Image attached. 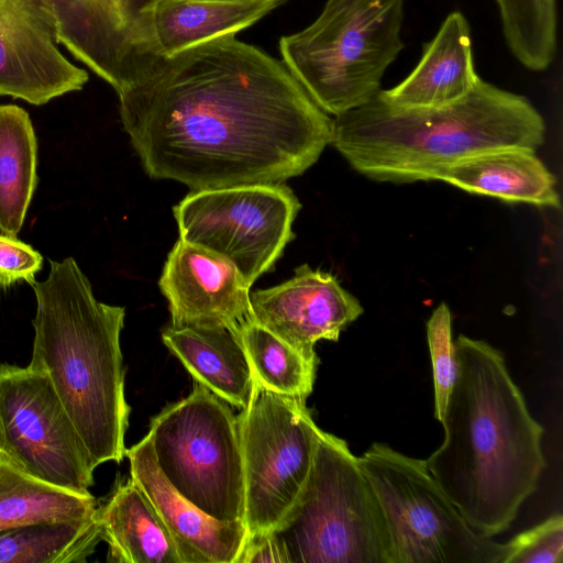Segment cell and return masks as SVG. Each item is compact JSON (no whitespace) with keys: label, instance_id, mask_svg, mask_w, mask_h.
I'll use <instances>...</instances> for the list:
<instances>
[{"label":"cell","instance_id":"1","mask_svg":"<svg viewBox=\"0 0 563 563\" xmlns=\"http://www.w3.org/2000/svg\"><path fill=\"white\" fill-rule=\"evenodd\" d=\"M117 93L145 173L191 190L284 183L332 141L333 119L284 62L235 34L143 54Z\"/></svg>","mask_w":563,"mask_h":563},{"label":"cell","instance_id":"2","mask_svg":"<svg viewBox=\"0 0 563 563\" xmlns=\"http://www.w3.org/2000/svg\"><path fill=\"white\" fill-rule=\"evenodd\" d=\"M454 347L459 372L440 421L444 440L427 467L471 528L492 538L538 487L544 430L499 350L465 335Z\"/></svg>","mask_w":563,"mask_h":563},{"label":"cell","instance_id":"3","mask_svg":"<svg viewBox=\"0 0 563 563\" xmlns=\"http://www.w3.org/2000/svg\"><path fill=\"white\" fill-rule=\"evenodd\" d=\"M544 133L527 98L479 79L466 97L440 108L399 107L377 93L335 117L331 144L356 172L400 184L439 180L446 168L490 151H536Z\"/></svg>","mask_w":563,"mask_h":563},{"label":"cell","instance_id":"4","mask_svg":"<svg viewBox=\"0 0 563 563\" xmlns=\"http://www.w3.org/2000/svg\"><path fill=\"white\" fill-rule=\"evenodd\" d=\"M32 284L36 313L30 367L47 375L95 467L125 456L130 407L120 334L125 309L99 301L73 257L51 261Z\"/></svg>","mask_w":563,"mask_h":563},{"label":"cell","instance_id":"5","mask_svg":"<svg viewBox=\"0 0 563 563\" xmlns=\"http://www.w3.org/2000/svg\"><path fill=\"white\" fill-rule=\"evenodd\" d=\"M406 0H328L309 26L279 40L282 60L312 100L335 117L371 101L405 47Z\"/></svg>","mask_w":563,"mask_h":563},{"label":"cell","instance_id":"6","mask_svg":"<svg viewBox=\"0 0 563 563\" xmlns=\"http://www.w3.org/2000/svg\"><path fill=\"white\" fill-rule=\"evenodd\" d=\"M269 533L286 563H390L386 521L358 459L325 431L301 490Z\"/></svg>","mask_w":563,"mask_h":563},{"label":"cell","instance_id":"7","mask_svg":"<svg viewBox=\"0 0 563 563\" xmlns=\"http://www.w3.org/2000/svg\"><path fill=\"white\" fill-rule=\"evenodd\" d=\"M158 470L172 487L219 521H244V468L238 420L229 404L199 383L150 423Z\"/></svg>","mask_w":563,"mask_h":563},{"label":"cell","instance_id":"8","mask_svg":"<svg viewBox=\"0 0 563 563\" xmlns=\"http://www.w3.org/2000/svg\"><path fill=\"white\" fill-rule=\"evenodd\" d=\"M358 459L383 511L390 563H504L507 543L477 533L427 461L373 443Z\"/></svg>","mask_w":563,"mask_h":563},{"label":"cell","instance_id":"9","mask_svg":"<svg viewBox=\"0 0 563 563\" xmlns=\"http://www.w3.org/2000/svg\"><path fill=\"white\" fill-rule=\"evenodd\" d=\"M241 442L247 538L272 531L309 474L321 429L306 399L268 390L255 380L236 416Z\"/></svg>","mask_w":563,"mask_h":563},{"label":"cell","instance_id":"10","mask_svg":"<svg viewBox=\"0 0 563 563\" xmlns=\"http://www.w3.org/2000/svg\"><path fill=\"white\" fill-rule=\"evenodd\" d=\"M300 208L285 183H273L191 190L173 213L181 240L228 258L252 286L295 238Z\"/></svg>","mask_w":563,"mask_h":563},{"label":"cell","instance_id":"11","mask_svg":"<svg viewBox=\"0 0 563 563\" xmlns=\"http://www.w3.org/2000/svg\"><path fill=\"white\" fill-rule=\"evenodd\" d=\"M0 454L52 485L90 494L95 465L47 375L0 365Z\"/></svg>","mask_w":563,"mask_h":563},{"label":"cell","instance_id":"12","mask_svg":"<svg viewBox=\"0 0 563 563\" xmlns=\"http://www.w3.org/2000/svg\"><path fill=\"white\" fill-rule=\"evenodd\" d=\"M88 78L58 48L47 0H0V96L41 106L81 90Z\"/></svg>","mask_w":563,"mask_h":563},{"label":"cell","instance_id":"13","mask_svg":"<svg viewBox=\"0 0 563 563\" xmlns=\"http://www.w3.org/2000/svg\"><path fill=\"white\" fill-rule=\"evenodd\" d=\"M172 327L238 330L252 317L250 289L225 257L181 240L167 255L158 280Z\"/></svg>","mask_w":563,"mask_h":563},{"label":"cell","instance_id":"14","mask_svg":"<svg viewBox=\"0 0 563 563\" xmlns=\"http://www.w3.org/2000/svg\"><path fill=\"white\" fill-rule=\"evenodd\" d=\"M250 301L254 321L302 351H313L320 340L338 341L363 313L336 276L308 264L277 286L250 291Z\"/></svg>","mask_w":563,"mask_h":563},{"label":"cell","instance_id":"15","mask_svg":"<svg viewBox=\"0 0 563 563\" xmlns=\"http://www.w3.org/2000/svg\"><path fill=\"white\" fill-rule=\"evenodd\" d=\"M58 44L115 92L146 53L142 11L148 0H47Z\"/></svg>","mask_w":563,"mask_h":563},{"label":"cell","instance_id":"16","mask_svg":"<svg viewBox=\"0 0 563 563\" xmlns=\"http://www.w3.org/2000/svg\"><path fill=\"white\" fill-rule=\"evenodd\" d=\"M125 456L130 478L163 520L183 563H236L247 539L244 521L216 520L181 497L158 470L147 435Z\"/></svg>","mask_w":563,"mask_h":563},{"label":"cell","instance_id":"17","mask_svg":"<svg viewBox=\"0 0 563 563\" xmlns=\"http://www.w3.org/2000/svg\"><path fill=\"white\" fill-rule=\"evenodd\" d=\"M280 0H148L142 11L146 54L168 57L247 29Z\"/></svg>","mask_w":563,"mask_h":563},{"label":"cell","instance_id":"18","mask_svg":"<svg viewBox=\"0 0 563 563\" xmlns=\"http://www.w3.org/2000/svg\"><path fill=\"white\" fill-rule=\"evenodd\" d=\"M470 35L464 15L450 13L434 38L424 45L415 69L378 96L405 108H440L460 101L481 79L474 68Z\"/></svg>","mask_w":563,"mask_h":563},{"label":"cell","instance_id":"19","mask_svg":"<svg viewBox=\"0 0 563 563\" xmlns=\"http://www.w3.org/2000/svg\"><path fill=\"white\" fill-rule=\"evenodd\" d=\"M162 341L197 383L240 410L247 407L255 378L238 330L169 325Z\"/></svg>","mask_w":563,"mask_h":563},{"label":"cell","instance_id":"20","mask_svg":"<svg viewBox=\"0 0 563 563\" xmlns=\"http://www.w3.org/2000/svg\"><path fill=\"white\" fill-rule=\"evenodd\" d=\"M439 180L508 202L560 207L555 177L529 148L482 153L446 168Z\"/></svg>","mask_w":563,"mask_h":563},{"label":"cell","instance_id":"21","mask_svg":"<svg viewBox=\"0 0 563 563\" xmlns=\"http://www.w3.org/2000/svg\"><path fill=\"white\" fill-rule=\"evenodd\" d=\"M97 519L102 541L109 545V562L183 563L163 520L131 478L98 505Z\"/></svg>","mask_w":563,"mask_h":563},{"label":"cell","instance_id":"22","mask_svg":"<svg viewBox=\"0 0 563 563\" xmlns=\"http://www.w3.org/2000/svg\"><path fill=\"white\" fill-rule=\"evenodd\" d=\"M98 507L79 494L41 481L0 454V532L41 522L84 520Z\"/></svg>","mask_w":563,"mask_h":563},{"label":"cell","instance_id":"23","mask_svg":"<svg viewBox=\"0 0 563 563\" xmlns=\"http://www.w3.org/2000/svg\"><path fill=\"white\" fill-rule=\"evenodd\" d=\"M37 145L29 113L0 104V231L20 232L37 184Z\"/></svg>","mask_w":563,"mask_h":563},{"label":"cell","instance_id":"24","mask_svg":"<svg viewBox=\"0 0 563 563\" xmlns=\"http://www.w3.org/2000/svg\"><path fill=\"white\" fill-rule=\"evenodd\" d=\"M100 541L97 511L84 520L12 528L0 532V563H86Z\"/></svg>","mask_w":563,"mask_h":563},{"label":"cell","instance_id":"25","mask_svg":"<svg viewBox=\"0 0 563 563\" xmlns=\"http://www.w3.org/2000/svg\"><path fill=\"white\" fill-rule=\"evenodd\" d=\"M255 380L264 388L307 399L313 389L318 356L288 344L253 319L238 329Z\"/></svg>","mask_w":563,"mask_h":563},{"label":"cell","instance_id":"26","mask_svg":"<svg viewBox=\"0 0 563 563\" xmlns=\"http://www.w3.org/2000/svg\"><path fill=\"white\" fill-rule=\"evenodd\" d=\"M427 338L434 384V416L441 421L459 372L452 341L451 312L444 302L429 318Z\"/></svg>","mask_w":563,"mask_h":563},{"label":"cell","instance_id":"27","mask_svg":"<svg viewBox=\"0 0 563 563\" xmlns=\"http://www.w3.org/2000/svg\"><path fill=\"white\" fill-rule=\"evenodd\" d=\"M504 563H562L563 517L553 515L507 542Z\"/></svg>","mask_w":563,"mask_h":563},{"label":"cell","instance_id":"28","mask_svg":"<svg viewBox=\"0 0 563 563\" xmlns=\"http://www.w3.org/2000/svg\"><path fill=\"white\" fill-rule=\"evenodd\" d=\"M42 255L16 236L0 234V290L19 282H35L41 271Z\"/></svg>","mask_w":563,"mask_h":563},{"label":"cell","instance_id":"29","mask_svg":"<svg viewBox=\"0 0 563 563\" xmlns=\"http://www.w3.org/2000/svg\"><path fill=\"white\" fill-rule=\"evenodd\" d=\"M221 1H240V0H221Z\"/></svg>","mask_w":563,"mask_h":563}]
</instances>
